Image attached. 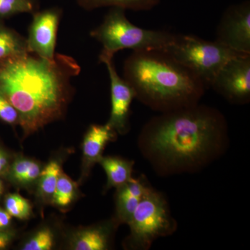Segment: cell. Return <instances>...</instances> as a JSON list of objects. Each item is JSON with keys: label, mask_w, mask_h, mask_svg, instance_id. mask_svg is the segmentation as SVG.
<instances>
[{"label": "cell", "mask_w": 250, "mask_h": 250, "mask_svg": "<svg viewBox=\"0 0 250 250\" xmlns=\"http://www.w3.org/2000/svg\"><path fill=\"white\" fill-rule=\"evenodd\" d=\"M215 41L238 53L250 54V1L226 9L217 27Z\"/></svg>", "instance_id": "cell-8"}, {"label": "cell", "mask_w": 250, "mask_h": 250, "mask_svg": "<svg viewBox=\"0 0 250 250\" xmlns=\"http://www.w3.org/2000/svg\"><path fill=\"white\" fill-rule=\"evenodd\" d=\"M55 236L53 231L49 228H41L29 237L24 243L22 250H50L54 248Z\"/></svg>", "instance_id": "cell-22"}, {"label": "cell", "mask_w": 250, "mask_h": 250, "mask_svg": "<svg viewBox=\"0 0 250 250\" xmlns=\"http://www.w3.org/2000/svg\"><path fill=\"white\" fill-rule=\"evenodd\" d=\"M127 225L130 233L126 243L130 249L139 250L149 249L156 239L172 234L177 228L165 197L152 187L145 194Z\"/></svg>", "instance_id": "cell-6"}, {"label": "cell", "mask_w": 250, "mask_h": 250, "mask_svg": "<svg viewBox=\"0 0 250 250\" xmlns=\"http://www.w3.org/2000/svg\"><path fill=\"white\" fill-rule=\"evenodd\" d=\"M4 190H1V189H0V197H1V195H2L3 192H4Z\"/></svg>", "instance_id": "cell-28"}, {"label": "cell", "mask_w": 250, "mask_h": 250, "mask_svg": "<svg viewBox=\"0 0 250 250\" xmlns=\"http://www.w3.org/2000/svg\"><path fill=\"white\" fill-rule=\"evenodd\" d=\"M29 53L27 39L0 22V60Z\"/></svg>", "instance_id": "cell-18"}, {"label": "cell", "mask_w": 250, "mask_h": 250, "mask_svg": "<svg viewBox=\"0 0 250 250\" xmlns=\"http://www.w3.org/2000/svg\"><path fill=\"white\" fill-rule=\"evenodd\" d=\"M11 162V156L4 149L0 147V175L6 174Z\"/></svg>", "instance_id": "cell-25"}, {"label": "cell", "mask_w": 250, "mask_h": 250, "mask_svg": "<svg viewBox=\"0 0 250 250\" xmlns=\"http://www.w3.org/2000/svg\"><path fill=\"white\" fill-rule=\"evenodd\" d=\"M172 58L193 72L210 88L220 69L230 59L241 55L218 41L205 40L190 34H176L173 42L164 49Z\"/></svg>", "instance_id": "cell-5"}, {"label": "cell", "mask_w": 250, "mask_h": 250, "mask_svg": "<svg viewBox=\"0 0 250 250\" xmlns=\"http://www.w3.org/2000/svg\"><path fill=\"white\" fill-rule=\"evenodd\" d=\"M62 172V162L59 159L49 161L42 167L36 184V197L41 203L47 205L52 202L54 190Z\"/></svg>", "instance_id": "cell-16"}, {"label": "cell", "mask_w": 250, "mask_h": 250, "mask_svg": "<svg viewBox=\"0 0 250 250\" xmlns=\"http://www.w3.org/2000/svg\"><path fill=\"white\" fill-rule=\"evenodd\" d=\"M116 136V130L108 123L90 125L85 132L82 143L81 181L84 180L89 175L93 166L103 157L106 145L115 141Z\"/></svg>", "instance_id": "cell-11"}, {"label": "cell", "mask_w": 250, "mask_h": 250, "mask_svg": "<svg viewBox=\"0 0 250 250\" xmlns=\"http://www.w3.org/2000/svg\"><path fill=\"white\" fill-rule=\"evenodd\" d=\"M77 193L78 184L62 171L59 175L51 204L59 209H67L75 201Z\"/></svg>", "instance_id": "cell-19"}, {"label": "cell", "mask_w": 250, "mask_h": 250, "mask_svg": "<svg viewBox=\"0 0 250 250\" xmlns=\"http://www.w3.org/2000/svg\"><path fill=\"white\" fill-rule=\"evenodd\" d=\"M123 78L136 98L154 111H174L199 104L207 89L202 81L164 49L133 51Z\"/></svg>", "instance_id": "cell-3"}, {"label": "cell", "mask_w": 250, "mask_h": 250, "mask_svg": "<svg viewBox=\"0 0 250 250\" xmlns=\"http://www.w3.org/2000/svg\"><path fill=\"white\" fill-rule=\"evenodd\" d=\"M80 72L66 54L49 61L29 52L0 60V95L17 110L24 137L63 118Z\"/></svg>", "instance_id": "cell-2"}, {"label": "cell", "mask_w": 250, "mask_h": 250, "mask_svg": "<svg viewBox=\"0 0 250 250\" xmlns=\"http://www.w3.org/2000/svg\"><path fill=\"white\" fill-rule=\"evenodd\" d=\"M16 237L11 230H0V250H6L11 244Z\"/></svg>", "instance_id": "cell-24"}, {"label": "cell", "mask_w": 250, "mask_h": 250, "mask_svg": "<svg viewBox=\"0 0 250 250\" xmlns=\"http://www.w3.org/2000/svg\"><path fill=\"white\" fill-rule=\"evenodd\" d=\"M4 208L10 215L21 220H26L33 215L30 202L19 193H9L4 201Z\"/></svg>", "instance_id": "cell-21"}, {"label": "cell", "mask_w": 250, "mask_h": 250, "mask_svg": "<svg viewBox=\"0 0 250 250\" xmlns=\"http://www.w3.org/2000/svg\"><path fill=\"white\" fill-rule=\"evenodd\" d=\"M42 167L39 161L26 156H18L11 161L5 175L16 187L29 189L34 186L36 187Z\"/></svg>", "instance_id": "cell-14"}, {"label": "cell", "mask_w": 250, "mask_h": 250, "mask_svg": "<svg viewBox=\"0 0 250 250\" xmlns=\"http://www.w3.org/2000/svg\"><path fill=\"white\" fill-rule=\"evenodd\" d=\"M37 0H0V22L21 14H34L38 11Z\"/></svg>", "instance_id": "cell-20"}, {"label": "cell", "mask_w": 250, "mask_h": 250, "mask_svg": "<svg viewBox=\"0 0 250 250\" xmlns=\"http://www.w3.org/2000/svg\"><path fill=\"white\" fill-rule=\"evenodd\" d=\"M103 167L107 177L105 190L121 187L132 178L133 161L119 156H103L98 163Z\"/></svg>", "instance_id": "cell-15"}, {"label": "cell", "mask_w": 250, "mask_h": 250, "mask_svg": "<svg viewBox=\"0 0 250 250\" xmlns=\"http://www.w3.org/2000/svg\"><path fill=\"white\" fill-rule=\"evenodd\" d=\"M12 216L5 208L0 207V230L9 229L11 225Z\"/></svg>", "instance_id": "cell-26"}, {"label": "cell", "mask_w": 250, "mask_h": 250, "mask_svg": "<svg viewBox=\"0 0 250 250\" xmlns=\"http://www.w3.org/2000/svg\"><path fill=\"white\" fill-rule=\"evenodd\" d=\"M210 88L229 103H249L250 54H241L228 61L220 69Z\"/></svg>", "instance_id": "cell-7"}, {"label": "cell", "mask_w": 250, "mask_h": 250, "mask_svg": "<svg viewBox=\"0 0 250 250\" xmlns=\"http://www.w3.org/2000/svg\"><path fill=\"white\" fill-rule=\"evenodd\" d=\"M62 14V9L57 6L32 14V21L26 38L29 53L47 60H53L57 54V33Z\"/></svg>", "instance_id": "cell-9"}, {"label": "cell", "mask_w": 250, "mask_h": 250, "mask_svg": "<svg viewBox=\"0 0 250 250\" xmlns=\"http://www.w3.org/2000/svg\"><path fill=\"white\" fill-rule=\"evenodd\" d=\"M0 121L11 126L19 125L20 117L17 110L1 95H0Z\"/></svg>", "instance_id": "cell-23"}, {"label": "cell", "mask_w": 250, "mask_h": 250, "mask_svg": "<svg viewBox=\"0 0 250 250\" xmlns=\"http://www.w3.org/2000/svg\"><path fill=\"white\" fill-rule=\"evenodd\" d=\"M149 188L143 177L138 179L132 177L126 183L117 188L114 220L118 225L129 223L136 207Z\"/></svg>", "instance_id": "cell-12"}, {"label": "cell", "mask_w": 250, "mask_h": 250, "mask_svg": "<svg viewBox=\"0 0 250 250\" xmlns=\"http://www.w3.org/2000/svg\"><path fill=\"white\" fill-rule=\"evenodd\" d=\"M228 124L216 108L197 104L161 113L143 126L141 152L158 173L193 172L220 155Z\"/></svg>", "instance_id": "cell-1"}, {"label": "cell", "mask_w": 250, "mask_h": 250, "mask_svg": "<svg viewBox=\"0 0 250 250\" xmlns=\"http://www.w3.org/2000/svg\"><path fill=\"white\" fill-rule=\"evenodd\" d=\"M0 189H1V190H4V182H3L2 179H1V178H0Z\"/></svg>", "instance_id": "cell-27"}, {"label": "cell", "mask_w": 250, "mask_h": 250, "mask_svg": "<svg viewBox=\"0 0 250 250\" xmlns=\"http://www.w3.org/2000/svg\"><path fill=\"white\" fill-rule=\"evenodd\" d=\"M81 8L86 11L104 7H116L134 11H149L160 3L161 0H76Z\"/></svg>", "instance_id": "cell-17"}, {"label": "cell", "mask_w": 250, "mask_h": 250, "mask_svg": "<svg viewBox=\"0 0 250 250\" xmlns=\"http://www.w3.org/2000/svg\"><path fill=\"white\" fill-rule=\"evenodd\" d=\"M175 35L169 31L137 27L126 18L125 9L116 7L110 8L103 22L90 33L103 45L101 53L113 57L125 49H166L173 42Z\"/></svg>", "instance_id": "cell-4"}, {"label": "cell", "mask_w": 250, "mask_h": 250, "mask_svg": "<svg viewBox=\"0 0 250 250\" xmlns=\"http://www.w3.org/2000/svg\"><path fill=\"white\" fill-rule=\"evenodd\" d=\"M116 225L115 220L82 228L75 231L70 241L74 250H106L111 246V237Z\"/></svg>", "instance_id": "cell-13"}, {"label": "cell", "mask_w": 250, "mask_h": 250, "mask_svg": "<svg viewBox=\"0 0 250 250\" xmlns=\"http://www.w3.org/2000/svg\"><path fill=\"white\" fill-rule=\"evenodd\" d=\"M113 57L103 53L99 56L100 62L106 65L110 80L111 109L107 123L118 134H125L129 129L130 108L136 93L131 85L118 75Z\"/></svg>", "instance_id": "cell-10"}]
</instances>
